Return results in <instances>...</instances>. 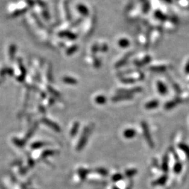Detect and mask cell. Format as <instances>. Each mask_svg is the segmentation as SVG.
Returning <instances> with one entry per match:
<instances>
[{"label": "cell", "instance_id": "cell-37", "mask_svg": "<svg viewBox=\"0 0 189 189\" xmlns=\"http://www.w3.org/2000/svg\"><path fill=\"white\" fill-rule=\"evenodd\" d=\"M164 1L167 2V3H169V4H171L172 2V0H164Z\"/></svg>", "mask_w": 189, "mask_h": 189}, {"label": "cell", "instance_id": "cell-30", "mask_svg": "<svg viewBox=\"0 0 189 189\" xmlns=\"http://www.w3.org/2000/svg\"><path fill=\"white\" fill-rule=\"evenodd\" d=\"M121 81H122L123 83H134V82H135L134 80H133L132 79H131V78H129V77L122 78V79H121Z\"/></svg>", "mask_w": 189, "mask_h": 189}, {"label": "cell", "instance_id": "cell-5", "mask_svg": "<svg viewBox=\"0 0 189 189\" xmlns=\"http://www.w3.org/2000/svg\"><path fill=\"white\" fill-rule=\"evenodd\" d=\"M142 88L140 87H135V88L131 89H121L118 90L121 94H126V95H131L132 93H137L142 92Z\"/></svg>", "mask_w": 189, "mask_h": 189}, {"label": "cell", "instance_id": "cell-34", "mask_svg": "<svg viewBox=\"0 0 189 189\" xmlns=\"http://www.w3.org/2000/svg\"><path fill=\"white\" fill-rule=\"evenodd\" d=\"M14 142L17 145V146H23L24 143H25L23 142V141H21V140H18V139H16V138L14 139Z\"/></svg>", "mask_w": 189, "mask_h": 189}, {"label": "cell", "instance_id": "cell-32", "mask_svg": "<svg viewBox=\"0 0 189 189\" xmlns=\"http://www.w3.org/2000/svg\"><path fill=\"white\" fill-rule=\"evenodd\" d=\"M43 145H44V144L42 142H35L32 144V149H39V148L42 147Z\"/></svg>", "mask_w": 189, "mask_h": 189}, {"label": "cell", "instance_id": "cell-26", "mask_svg": "<svg viewBox=\"0 0 189 189\" xmlns=\"http://www.w3.org/2000/svg\"><path fill=\"white\" fill-rule=\"evenodd\" d=\"M122 179H123V176L119 173L115 174V175L112 177V180L114 182H117V181H120V180H121Z\"/></svg>", "mask_w": 189, "mask_h": 189}, {"label": "cell", "instance_id": "cell-19", "mask_svg": "<svg viewBox=\"0 0 189 189\" xmlns=\"http://www.w3.org/2000/svg\"><path fill=\"white\" fill-rule=\"evenodd\" d=\"M179 148L181 151L184 152V153L186 154V156H187V158L189 159V146L188 145L185 144H179Z\"/></svg>", "mask_w": 189, "mask_h": 189}, {"label": "cell", "instance_id": "cell-25", "mask_svg": "<svg viewBox=\"0 0 189 189\" xmlns=\"http://www.w3.org/2000/svg\"><path fill=\"white\" fill-rule=\"evenodd\" d=\"M64 81L65 82V83H69V84H77V80L73 79V78H70V77L65 78Z\"/></svg>", "mask_w": 189, "mask_h": 189}, {"label": "cell", "instance_id": "cell-1", "mask_svg": "<svg viewBox=\"0 0 189 189\" xmlns=\"http://www.w3.org/2000/svg\"><path fill=\"white\" fill-rule=\"evenodd\" d=\"M142 129H143V134H144L145 140H146L147 144H149V146L151 148H153L154 144H153V140H152V138H151V133H150L149 128V127H148L147 123H145V122H142Z\"/></svg>", "mask_w": 189, "mask_h": 189}, {"label": "cell", "instance_id": "cell-31", "mask_svg": "<svg viewBox=\"0 0 189 189\" xmlns=\"http://www.w3.org/2000/svg\"><path fill=\"white\" fill-rule=\"evenodd\" d=\"M142 10H143V11H144V14H146V13L148 12V11L149 10V4L147 1L144 2V4H143Z\"/></svg>", "mask_w": 189, "mask_h": 189}, {"label": "cell", "instance_id": "cell-11", "mask_svg": "<svg viewBox=\"0 0 189 189\" xmlns=\"http://www.w3.org/2000/svg\"><path fill=\"white\" fill-rule=\"evenodd\" d=\"M158 105H159V101L153 99V100L149 101V102L145 104L144 106L146 109H153L158 107Z\"/></svg>", "mask_w": 189, "mask_h": 189}, {"label": "cell", "instance_id": "cell-9", "mask_svg": "<svg viewBox=\"0 0 189 189\" xmlns=\"http://www.w3.org/2000/svg\"><path fill=\"white\" fill-rule=\"evenodd\" d=\"M156 84H157V88L160 94L165 95L168 93V88L163 82L158 81Z\"/></svg>", "mask_w": 189, "mask_h": 189}, {"label": "cell", "instance_id": "cell-6", "mask_svg": "<svg viewBox=\"0 0 189 189\" xmlns=\"http://www.w3.org/2000/svg\"><path fill=\"white\" fill-rule=\"evenodd\" d=\"M161 32L160 30H153L151 33V42L153 44H156L161 38Z\"/></svg>", "mask_w": 189, "mask_h": 189}, {"label": "cell", "instance_id": "cell-18", "mask_svg": "<svg viewBox=\"0 0 189 189\" xmlns=\"http://www.w3.org/2000/svg\"><path fill=\"white\" fill-rule=\"evenodd\" d=\"M88 171L87 170V169H83V168H81L78 170V174H79V177L80 178H81V180L86 179L87 175H88Z\"/></svg>", "mask_w": 189, "mask_h": 189}, {"label": "cell", "instance_id": "cell-13", "mask_svg": "<svg viewBox=\"0 0 189 189\" xmlns=\"http://www.w3.org/2000/svg\"><path fill=\"white\" fill-rule=\"evenodd\" d=\"M118 44L121 48H123V49H125V48H128L130 44V40H128V39L126 38H121L118 40Z\"/></svg>", "mask_w": 189, "mask_h": 189}, {"label": "cell", "instance_id": "cell-28", "mask_svg": "<svg viewBox=\"0 0 189 189\" xmlns=\"http://www.w3.org/2000/svg\"><path fill=\"white\" fill-rule=\"evenodd\" d=\"M98 51H99V44H97V43H95V44L92 46V48H91V52H92V53L93 54V55H95V54H96Z\"/></svg>", "mask_w": 189, "mask_h": 189}, {"label": "cell", "instance_id": "cell-27", "mask_svg": "<svg viewBox=\"0 0 189 189\" xmlns=\"http://www.w3.org/2000/svg\"><path fill=\"white\" fill-rule=\"evenodd\" d=\"M95 170H96L97 173L99 174V175H102V176H107L108 173H109L108 171L105 168H97L96 169H95Z\"/></svg>", "mask_w": 189, "mask_h": 189}, {"label": "cell", "instance_id": "cell-3", "mask_svg": "<svg viewBox=\"0 0 189 189\" xmlns=\"http://www.w3.org/2000/svg\"><path fill=\"white\" fill-rule=\"evenodd\" d=\"M125 75H128L129 78H131L134 81H140V80H142L144 78V74L141 71H131V72L127 73Z\"/></svg>", "mask_w": 189, "mask_h": 189}, {"label": "cell", "instance_id": "cell-2", "mask_svg": "<svg viewBox=\"0 0 189 189\" xmlns=\"http://www.w3.org/2000/svg\"><path fill=\"white\" fill-rule=\"evenodd\" d=\"M90 128H86L83 130V133H82V135L81 137V138H80L79 144L77 145L78 151H81V150L85 146V145L86 144L87 141H88L89 133H90Z\"/></svg>", "mask_w": 189, "mask_h": 189}, {"label": "cell", "instance_id": "cell-12", "mask_svg": "<svg viewBox=\"0 0 189 189\" xmlns=\"http://www.w3.org/2000/svg\"><path fill=\"white\" fill-rule=\"evenodd\" d=\"M179 101H180V99H175V100L169 101V102H167L165 104V109H167V110L172 109L175 107V106L177 105V104L179 102Z\"/></svg>", "mask_w": 189, "mask_h": 189}, {"label": "cell", "instance_id": "cell-15", "mask_svg": "<svg viewBox=\"0 0 189 189\" xmlns=\"http://www.w3.org/2000/svg\"><path fill=\"white\" fill-rule=\"evenodd\" d=\"M167 179H168V177H167L166 175H164V176H162V177H160L158 180H156V181H154L153 184V185H160V186L164 185V184L166 183Z\"/></svg>", "mask_w": 189, "mask_h": 189}, {"label": "cell", "instance_id": "cell-35", "mask_svg": "<svg viewBox=\"0 0 189 189\" xmlns=\"http://www.w3.org/2000/svg\"><path fill=\"white\" fill-rule=\"evenodd\" d=\"M54 154V151H51V150H48V151H46L45 152H43V157H46V156H52Z\"/></svg>", "mask_w": 189, "mask_h": 189}, {"label": "cell", "instance_id": "cell-39", "mask_svg": "<svg viewBox=\"0 0 189 189\" xmlns=\"http://www.w3.org/2000/svg\"></svg>", "mask_w": 189, "mask_h": 189}, {"label": "cell", "instance_id": "cell-4", "mask_svg": "<svg viewBox=\"0 0 189 189\" xmlns=\"http://www.w3.org/2000/svg\"><path fill=\"white\" fill-rule=\"evenodd\" d=\"M151 60V58L150 57L149 55H144L142 58H140V59H137L134 61V64L137 65L138 67H142L144 66V65L148 64V63L150 62V61Z\"/></svg>", "mask_w": 189, "mask_h": 189}, {"label": "cell", "instance_id": "cell-20", "mask_svg": "<svg viewBox=\"0 0 189 189\" xmlns=\"http://www.w3.org/2000/svg\"><path fill=\"white\" fill-rule=\"evenodd\" d=\"M155 17L158 20H166L167 17L163 13H162L160 11H156L155 12Z\"/></svg>", "mask_w": 189, "mask_h": 189}, {"label": "cell", "instance_id": "cell-14", "mask_svg": "<svg viewBox=\"0 0 189 189\" xmlns=\"http://www.w3.org/2000/svg\"><path fill=\"white\" fill-rule=\"evenodd\" d=\"M77 9L82 15H83V16H88L89 14V11L88 9V8H87L85 5H83V4H79V5H78Z\"/></svg>", "mask_w": 189, "mask_h": 189}, {"label": "cell", "instance_id": "cell-22", "mask_svg": "<svg viewBox=\"0 0 189 189\" xmlns=\"http://www.w3.org/2000/svg\"><path fill=\"white\" fill-rule=\"evenodd\" d=\"M79 128V123H77V122L74 123V124L72 128H71V132H70V134H71V137H74L76 134L77 133Z\"/></svg>", "mask_w": 189, "mask_h": 189}, {"label": "cell", "instance_id": "cell-10", "mask_svg": "<svg viewBox=\"0 0 189 189\" xmlns=\"http://www.w3.org/2000/svg\"><path fill=\"white\" fill-rule=\"evenodd\" d=\"M136 135L135 130L132 128H128L124 132H123V136L126 139H132Z\"/></svg>", "mask_w": 189, "mask_h": 189}, {"label": "cell", "instance_id": "cell-33", "mask_svg": "<svg viewBox=\"0 0 189 189\" xmlns=\"http://www.w3.org/2000/svg\"><path fill=\"white\" fill-rule=\"evenodd\" d=\"M147 42L146 38L145 37V36L144 34H142V35L140 36V42L142 45L146 46V42Z\"/></svg>", "mask_w": 189, "mask_h": 189}, {"label": "cell", "instance_id": "cell-24", "mask_svg": "<svg viewBox=\"0 0 189 189\" xmlns=\"http://www.w3.org/2000/svg\"><path fill=\"white\" fill-rule=\"evenodd\" d=\"M181 169H182V165L180 162H177V163L175 165V166H174V168H173V170L176 174H179L181 172Z\"/></svg>", "mask_w": 189, "mask_h": 189}, {"label": "cell", "instance_id": "cell-36", "mask_svg": "<svg viewBox=\"0 0 189 189\" xmlns=\"http://www.w3.org/2000/svg\"><path fill=\"white\" fill-rule=\"evenodd\" d=\"M184 71H185L186 74H189V60L187 62V63H186V65L185 66V69H184Z\"/></svg>", "mask_w": 189, "mask_h": 189}, {"label": "cell", "instance_id": "cell-8", "mask_svg": "<svg viewBox=\"0 0 189 189\" xmlns=\"http://www.w3.org/2000/svg\"><path fill=\"white\" fill-rule=\"evenodd\" d=\"M132 99V95H126V94H121L119 95H116L114 97L112 98V101L116 102L118 101H122V100H128V99Z\"/></svg>", "mask_w": 189, "mask_h": 189}, {"label": "cell", "instance_id": "cell-29", "mask_svg": "<svg viewBox=\"0 0 189 189\" xmlns=\"http://www.w3.org/2000/svg\"><path fill=\"white\" fill-rule=\"evenodd\" d=\"M99 51L103 52V53H105V52L107 51V50H108V46L105 43H102V44L99 45Z\"/></svg>", "mask_w": 189, "mask_h": 189}, {"label": "cell", "instance_id": "cell-17", "mask_svg": "<svg viewBox=\"0 0 189 189\" xmlns=\"http://www.w3.org/2000/svg\"><path fill=\"white\" fill-rule=\"evenodd\" d=\"M95 102L98 105H105L106 102V98L104 95H98L95 98Z\"/></svg>", "mask_w": 189, "mask_h": 189}, {"label": "cell", "instance_id": "cell-23", "mask_svg": "<svg viewBox=\"0 0 189 189\" xmlns=\"http://www.w3.org/2000/svg\"><path fill=\"white\" fill-rule=\"evenodd\" d=\"M137 172V170L136 169H130L125 171V175L127 177H132L134 176Z\"/></svg>", "mask_w": 189, "mask_h": 189}, {"label": "cell", "instance_id": "cell-7", "mask_svg": "<svg viewBox=\"0 0 189 189\" xmlns=\"http://www.w3.org/2000/svg\"><path fill=\"white\" fill-rule=\"evenodd\" d=\"M42 122L44 123V124L49 126V127L51 128L52 129H53V130H55V131H56V132H60V128L59 127V125H58V124H56V123H53V121L48 120L47 118H43Z\"/></svg>", "mask_w": 189, "mask_h": 189}, {"label": "cell", "instance_id": "cell-16", "mask_svg": "<svg viewBox=\"0 0 189 189\" xmlns=\"http://www.w3.org/2000/svg\"><path fill=\"white\" fill-rule=\"evenodd\" d=\"M150 69H151V70L155 71H163L167 69V66L164 65H154V66L150 67Z\"/></svg>", "mask_w": 189, "mask_h": 189}, {"label": "cell", "instance_id": "cell-38", "mask_svg": "<svg viewBox=\"0 0 189 189\" xmlns=\"http://www.w3.org/2000/svg\"><path fill=\"white\" fill-rule=\"evenodd\" d=\"M113 189H119V188H116V187H114V188H113Z\"/></svg>", "mask_w": 189, "mask_h": 189}, {"label": "cell", "instance_id": "cell-21", "mask_svg": "<svg viewBox=\"0 0 189 189\" xmlns=\"http://www.w3.org/2000/svg\"><path fill=\"white\" fill-rule=\"evenodd\" d=\"M162 168L165 172H167L168 171V158L167 156H165L163 160H162Z\"/></svg>", "mask_w": 189, "mask_h": 189}]
</instances>
